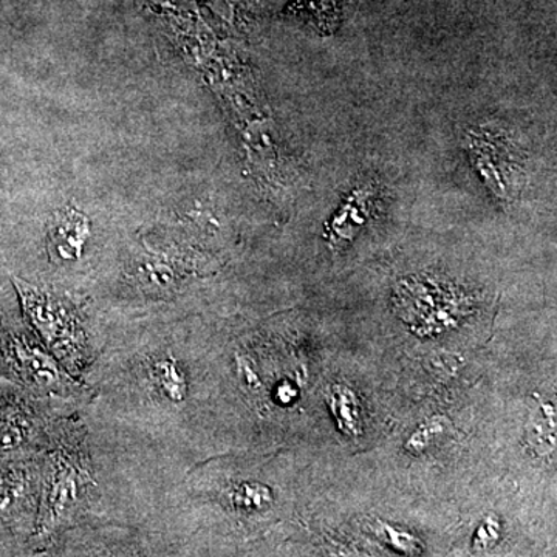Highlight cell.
Instances as JSON below:
<instances>
[{
	"label": "cell",
	"mask_w": 557,
	"mask_h": 557,
	"mask_svg": "<svg viewBox=\"0 0 557 557\" xmlns=\"http://www.w3.org/2000/svg\"><path fill=\"white\" fill-rule=\"evenodd\" d=\"M49 445L36 523L42 534H51L75 518L86 507L95 486L89 454L78 435L58 434Z\"/></svg>",
	"instance_id": "6da1fadb"
},
{
	"label": "cell",
	"mask_w": 557,
	"mask_h": 557,
	"mask_svg": "<svg viewBox=\"0 0 557 557\" xmlns=\"http://www.w3.org/2000/svg\"><path fill=\"white\" fill-rule=\"evenodd\" d=\"M330 409L338 421L339 429L347 435H357L361 432V405L357 394L350 387L333 386L330 391Z\"/></svg>",
	"instance_id": "8fae6325"
},
{
	"label": "cell",
	"mask_w": 557,
	"mask_h": 557,
	"mask_svg": "<svg viewBox=\"0 0 557 557\" xmlns=\"http://www.w3.org/2000/svg\"><path fill=\"white\" fill-rule=\"evenodd\" d=\"M5 357L13 372L32 391L53 397H72L79 388L75 376L70 375L49 348L30 336H7Z\"/></svg>",
	"instance_id": "277c9868"
},
{
	"label": "cell",
	"mask_w": 557,
	"mask_h": 557,
	"mask_svg": "<svg viewBox=\"0 0 557 557\" xmlns=\"http://www.w3.org/2000/svg\"><path fill=\"white\" fill-rule=\"evenodd\" d=\"M46 426V418L27 401L16 399L0 406V453L21 449L44 435L47 437Z\"/></svg>",
	"instance_id": "ba28073f"
},
{
	"label": "cell",
	"mask_w": 557,
	"mask_h": 557,
	"mask_svg": "<svg viewBox=\"0 0 557 557\" xmlns=\"http://www.w3.org/2000/svg\"><path fill=\"white\" fill-rule=\"evenodd\" d=\"M450 429V421L443 416L432 417L418 426L406 443V450L410 454H423L424 450L434 446L443 435Z\"/></svg>",
	"instance_id": "4fadbf2b"
},
{
	"label": "cell",
	"mask_w": 557,
	"mask_h": 557,
	"mask_svg": "<svg viewBox=\"0 0 557 557\" xmlns=\"http://www.w3.org/2000/svg\"><path fill=\"white\" fill-rule=\"evenodd\" d=\"M44 469L36 461L0 468V522L32 520L38 523Z\"/></svg>",
	"instance_id": "5b68a950"
},
{
	"label": "cell",
	"mask_w": 557,
	"mask_h": 557,
	"mask_svg": "<svg viewBox=\"0 0 557 557\" xmlns=\"http://www.w3.org/2000/svg\"><path fill=\"white\" fill-rule=\"evenodd\" d=\"M383 527L384 537L387 539L388 544L395 549H399L401 553H409V555H417L421 552L420 542L417 537L410 536L405 531H399L397 528L387 525V523H381Z\"/></svg>",
	"instance_id": "5bb4252c"
},
{
	"label": "cell",
	"mask_w": 557,
	"mask_h": 557,
	"mask_svg": "<svg viewBox=\"0 0 557 557\" xmlns=\"http://www.w3.org/2000/svg\"><path fill=\"white\" fill-rule=\"evenodd\" d=\"M231 508L242 512H256L273 504V493L269 486L258 482H240L231 486L228 494Z\"/></svg>",
	"instance_id": "7c38bea8"
},
{
	"label": "cell",
	"mask_w": 557,
	"mask_h": 557,
	"mask_svg": "<svg viewBox=\"0 0 557 557\" xmlns=\"http://www.w3.org/2000/svg\"><path fill=\"white\" fill-rule=\"evenodd\" d=\"M463 148L494 199L515 205L530 177V156L515 131L498 121H480L465 131Z\"/></svg>",
	"instance_id": "7a4b0ae2"
},
{
	"label": "cell",
	"mask_w": 557,
	"mask_h": 557,
	"mask_svg": "<svg viewBox=\"0 0 557 557\" xmlns=\"http://www.w3.org/2000/svg\"><path fill=\"white\" fill-rule=\"evenodd\" d=\"M498 523L496 520L486 519V522L479 528L478 536H475V547L491 548L498 541Z\"/></svg>",
	"instance_id": "9a60e30c"
},
{
	"label": "cell",
	"mask_w": 557,
	"mask_h": 557,
	"mask_svg": "<svg viewBox=\"0 0 557 557\" xmlns=\"http://www.w3.org/2000/svg\"><path fill=\"white\" fill-rule=\"evenodd\" d=\"M22 310L40 343L78 379L90 361L91 348L78 306L54 292L14 278Z\"/></svg>",
	"instance_id": "3957f363"
},
{
	"label": "cell",
	"mask_w": 557,
	"mask_h": 557,
	"mask_svg": "<svg viewBox=\"0 0 557 557\" xmlns=\"http://www.w3.org/2000/svg\"><path fill=\"white\" fill-rule=\"evenodd\" d=\"M146 375L150 388L172 405L185 403L189 394L188 375L174 355H161L149 362Z\"/></svg>",
	"instance_id": "9c48e42d"
},
{
	"label": "cell",
	"mask_w": 557,
	"mask_h": 557,
	"mask_svg": "<svg viewBox=\"0 0 557 557\" xmlns=\"http://www.w3.org/2000/svg\"><path fill=\"white\" fill-rule=\"evenodd\" d=\"M90 219L75 207L54 212L47 234V249L51 260L60 263L76 262L90 239Z\"/></svg>",
	"instance_id": "8992f818"
},
{
	"label": "cell",
	"mask_w": 557,
	"mask_h": 557,
	"mask_svg": "<svg viewBox=\"0 0 557 557\" xmlns=\"http://www.w3.org/2000/svg\"><path fill=\"white\" fill-rule=\"evenodd\" d=\"M528 445L541 456L556 449V410L552 403L541 401L527 428Z\"/></svg>",
	"instance_id": "30bf717a"
},
{
	"label": "cell",
	"mask_w": 557,
	"mask_h": 557,
	"mask_svg": "<svg viewBox=\"0 0 557 557\" xmlns=\"http://www.w3.org/2000/svg\"><path fill=\"white\" fill-rule=\"evenodd\" d=\"M380 194L379 185L373 182L359 183L350 190L327 228V240L332 247H343L357 236L379 203Z\"/></svg>",
	"instance_id": "52a82bcc"
}]
</instances>
